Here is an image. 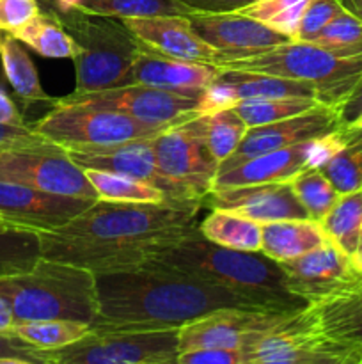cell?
Returning <instances> with one entry per match:
<instances>
[{
	"mask_svg": "<svg viewBox=\"0 0 362 364\" xmlns=\"http://www.w3.org/2000/svg\"><path fill=\"white\" fill-rule=\"evenodd\" d=\"M220 70H241L293 78L318 89L319 102L337 107L362 80V53L344 55L304 41H287L265 52L245 57L215 59Z\"/></svg>",
	"mask_w": 362,
	"mask_h": 364,
	"instance_id": "5",
	"label": "cell"
},
{
	"mask_svg": "<svg viewBox=\"0 0 362 364\" xmlns=\"http://www.w3.org/2000/svg\"><path fill=\"white\" fill-rule=\"evenodd\" d=\"M13 36L35 53L50 59H73L78 52L77 41L60 23L53 9L41 11Z\"/></svg>",
	"mask_w": 362,
	"mask_h": 364,
	"instance_id": "27",
	"label": "cell"
},
{
	"mask_svg": "<svg viewBox=\"0 0 362 364\" xmlns=\"http://www.w3.org/2000/svg\"><path fill=\"white\" fill-rule=\"evenodd\" d=\"M286 274L291 294L305 299L309 304L323 301L339 291L362 284L351 258L341 251L330 238L311 251L279 263Z\"/></svg>",
	"mask_w": 362,
	"mask_h": 364,
	"instance_id": "14",
	"label": "cell"
},
{
	"mask_svg": "<svg viewBox=\"0 0 362 364\" xmlns=\"http://www.w3.org/2000/svg\"><path fill=\"white\" fill-rule=\"evenodd\" d=\"M204 119L206 144L220 167L243 141L248 127L233 107L204 114Z\"/></svg>",
	"mask_w": 362,
	"mask_h": 364,
	"instance_id": "33",
	"label": "cell"
},
{
	"mask_svg": "<svg viewBox=\"0 0 362 364\" xmlns=\"http://www.w3.org/2000/svg\"><path fill=\"white\" fill-rule=\"evenodd\" d=\"M220 68L208 63L174 59L141 45L137 59L119 85H149L201 98L204 89L219 77Z\"/></svg>",
	"mask_w": 362,
	"mask_h": 364,
	"instance_id": "21",
	"label": "cell"
},
{
	"mask_svg": "<svg viewBox=\"0 0 362 364\" xmlns=\"http://www.w3.org/2000/svg\"><path fill=\"white\" fill-rule=\"evenodd\" d=\"M0 64H2V71L13 91L23 102L53 103L52 96L46 95L43 89L38 70H35L28 52L23 48V43L4 31H0Z\"/></svg>",
	"mask_w": 362,
	"mask_h": 364,
	"instance_id": "26",
	"label": "cell"
},
{
	"mask_svg": "<svg viewBox=\"0 0 362 364\" xmlns=\"http://www.w3.org/2000/svg\"><path fill=\"white\" fill-rule=\"evenodd\" d=\"M6 228H11V226H7L6 220H4L2 217H0V230H6Z\"/></svg>",
	"mask_w": 362,
	"mask_h": 364,
	"instance_id": "51",
	"label": "cell"
},
{
	"mask_svg": "<svg viewBox=\"0 0 362 364\" xmlns=\"http://www.w3.org/2000/svg\"><path fill=\"white\" fill-rule=\"evenodd\" d=\"M85 176L94 187L99 201L112 203H162L167 201L165 192L158 187L137 180V178L124 176V174L109 173V171L84 169Z\"/></svg>",
	"mask_w": 362,
	"mask_h": 364,
	"instance_id": "31",
	"label": "cell"
},
{
	"mask_svg": "<svg viewBox=\"0 0 362 364\" xmlns=\"http://www.w3.org/2000/svg\"><path fill=\"white\" fill-rule=\"evenodd\" d=\"M251 364H362V350L319 331L307 306L297 322L251 348Z\"/></svg>",
	"mask_w": 362,
	"mask_h": 364,
	"instance_id": "12",
	"label": "cell"
},
{
	"mask_svg": "<svg viewBox=\"0 0 362 364\" xmlns=\"http://www.w3.org/2000/svg\"><path fill=\"white\" fill-rule=\"evenodd\" d=\"M146 262L180 270L204 283L227 288L261 309L298 311L309 302L291 294L280 265L263 252L222 247L202 237L199 226L149 245Z\"/></svg>",
	"mask_w": 362,
	"mask_h": 364,
	"instance_id": "3",
	"label": "cell"
},
{
	"mask_svg": "<svg viewBox=\"0 0 362 364\" xmlns=\"http://www.w3.org/2000/svg\"><path fill=\"white\" fill-rule=\"evenodd\" d=\"M170 127L174 124L148 123L116 110L75 103H52V110L32 124L38 134L64 149L156 137Z\"/></svg>",
	"mask_w": 362,
	"mask_h": 364,
	"instance_id": "8",
	"label": "cell"
},
{
	"mask_svg": "<svg viewBox=\"0 0 362 364\" xmlns=\"http://www.w3.org/2000/svg\"><path fill=\"white\" fill-rule=\"evenodd\" d=\"M177 364H251L248 348H197L177 355Z\"/></svg>",
	"mask_w": 362,
	"mask_h": 364,
	"instance_id": "40",
	"label": "cell"
},
{
	"mask_svg": "<svg viewBox=\"0 0 362 364\" xmlns=\"http://www.w3.org/2000/svg\"><path fill=\"white\" fill-rule=\"evenodd\" d=\"M336 110L337 114H339V119L344 128L351 127V124L362 116V80L358 82V85L353 89V92H351V95L344 100V103H341Z\"/></svg>",
	"mask_w": 362,
	"mask_h": 364,
	"instance_id": "45",
	"label": "cell"
},
{
	"mask_svg": "<svg viewBox=\"0 0 362 364\" xmlns=\"http://www.w3.org/2000/svg\"><path fill=\"white\" fill-rule=\"evenodd\" d=\"M91 331V326L73 320H34V322H14L9 333L16 334L27 343L41 350H57L75 343Z\"/></svg>",
	"mask_w": 362,
	"mask_h": 364,
	"instance_id": "32",
	"label": "cell"
},
{
	"mask_svg": "<svg viewBox=\"0 0 362 364\" xmlns=\"http://www.w3.org/2000/svg\"><path fill=\"white\" fill-rule=\"evenodd\" d=\"M344 9L341 0H309L293 41L311 43Z\"/></svg>",
	"mask_w": 362,
	"mask_h": 364,
	"instance_id": "38",
	"label": "cell"
},
{
	"mask_svg": "<svg viewBox=\"0 0 362 364\" xmlns=\"http://www.w3.org/2000/svg\"><path fill=\"white\" fill-rule=\"evenodd\" d=\"M41 11L39 0H0V31L14 34Z\"/></svg>",
	"mask_w": 362,
	"mask_h": 364,
	"instance_id": "41",
	"label": "cell"
},
{
	"mask_svg": "<svg viewBox=\"0 0 362 364\" xmlns=\"http://www.w3.org/2000/svg\"><path fill=\"white\" fill-rule=\"evenodd\" d=\"M202 199L112 203L96 199L53 231H38L43 258L73 263L92 272L141 265L149 245L195 228Z\"/></svg>",
	"mask_w": 362,
	"mask_h": 364,
	"instance_id": "1",
	"label": "cell"
},
{
	"mask_svg": "<svg viewBox=\"0 0 362 364\" xmlns=\"http://www.w3.org/2000/svg\"><path fill=\"white\" fill-rule=\"evenodd\" d=\"M55 13L78 45L77 55L71 59L77 77L73 92L117 87L141 52V41L124 21L80 9Z\"/></svg>",
	"mask_w": 362,
	"mask_h": 364,
	"instance_id": "6",
	"label": "cell"
},
{
	"mask_svg": "<svg viewBox=\"0 0 362 364\" xmlns=\"http://www.w3.org/2000/svg\"><path fill=\"white\" fill-rule=\"evenodd\" d=\"M48 2L52 4V7H50V9L62 11V13H66V11L80 9L84 0H48Z\"/></svg>",
	"mask_w": 362,
	"mask_h": 364,
	"instance_id": "48",
	"label": "cell"
},
{
	"mask_svg": "<svg viewBox=\"0 0 362 364\" xmlns=\"http://www.w3.org/2000/svg\"><path fill=\"white\" fill-rule=\"evenodd\" d=\"M0 364H50L48 352L13 333H0Z\"/></svg>",
	"mask_w": 362,
	"mask_h": 364,
	"instance_id": "39",
	"label": "cell"
},
{
	"mask_svg": "<svg viewBox=\"0 0 362 364\" xmlns=\"http://www.w3.org/2000/svg\"><path fill=\"white\" fill-rule=\"evenodd\" d=\"M50 142L32 127H13L0 123V151L7 149H21L31 146H41Z\"/></svg>",
	"mask_w": 362,
	"mask_h": 364,
	"instance_id": "42",
	"label": "cell"
},
{
	"mask_svg": "<svg viewBox=\"0 0 362 364\" xmlns=\"http://www.w3.org/2000/svg\"><path fill=\"white\" fill-rule=\"evenodd\" d=\"M318 105H323V103L316 98H254L241 100L234 103L233 109L251 128L295 117L298 114L316 109Z\"/></svg>",
	"mask_w": 362,
	"mask_h": 364,
	"instance_id": "34",
	"label": "cell"
},
{
	"mask_svg": "<svg viewBox=\"0 0 362 364\" xmlns=\"http://www.w3.org/2000/svg\"><path fill=\"white\" fill-rule=\"evenodd\" d=\"M314 326L362 350V284L309 304Z\"/></svg>",
	"mask_w": 362,
	"mask_h": 364,
	"instance_id": "24",
	"label": "cell"
},
{
	"mask_svg": "<svg viewBox=\"0 0 362 364\" xmlns=\"http://www.w3.org/2000/svg\"><path fill=\"white\" fill-rule=\"evenodd\" d=\"M341 2L351 13H362V0H341Z\"/></svg>",
	"mask_w": 362,
	"mask_h": 364,
	"instance_id": "50",
	"label": "cell"
},
{
	"mask_svg": "<svg viewBox=\"0 0 362 364\" xmlns=\"http://www.w3.org/2000/svg\"><path fill=\"white\" fill-rule=\"evenodd\" d=\"M0 123L13 124V127H28L16 103L11 100V96L2 87H0Z\"/></svg>",
	"mask_w": 362,
	"mask_h": 364,
	"instance_id": "46",
	"label": "cell"
},
{
	"mask_svg": "<svg viewBox=\"0 0 362 364\" xmlns=\"http://www.w3.org/2000/svg\"><path fill=\"white\" fill-rule=\"evenodd\" d=\"M327 238L322 224L309 217L261 224V252L277 263L297 258Z\"/></svg>",
	"mask_w": 362,
	"mask_h": 364,
	"instance_id": "25",
	"label": "cell"
},
{
	"mask_svg": "<svg viewBox=\"0 0 362 364\" xmlns=\"http://www.w3.org/2000/svg\"><path fill=\"white\" fill-rule=\"evenodd\" d=\"M309 142L311 141L275 149V151L254 156L240 166L219 171L212 191L241 187V185L270 183V181H291L300 171L305 169Z\"/></svg>",
	"mask_w": 362,
	"mask_h": 364,
	"instance_id": "23",
	"label": "cell"
},
{
	"mask_svg": "<svg viewBox=\"0 0 362 364\" xmlns=\"http://www.w3.org/2000/svg\"><path fill=\"white\" fill-rule=\"evenodd\" d=\"M14 326V313L9 301L0 294V333H9Z\"/></svg>",
	"mask_w": 362,
	"mask_h": 364,
	"instance_id": "47",
	"label": "cell"
},
{
	"mask_svg": "<svg viewBox=\"0 0 362 364\" xmlns=\"http://www.w3.org/2000/svg\"><path fill=\"white\" fill-rule=\"evenodd\" d=\"M209 242L243 252H261V224L238 213L213 208L199 226Z\"/></svg>",
	"mask_w": 362,
	"mask_h": 364,
	"instance_id": "28",
	"label": "cell"
},
{
	"mask_svg": "<svg viewBox=\"0 0 362 364\" xmlns=\"http://www.w3.org/2000/svg\"><path fill=\"white\" fill-rule=\"evenodd\" d=\"M302 2H307V0H254V2L245 6L243 9H240L238 13L266 23V21H270L272 18H275L277 14L284 13V11L291 9V7L298 6V4Z\"/></svg>",
	"mask_w": 362,
	"mask_h": 364,
	"instance_id": "43",
	"label": "cell"
},
{
	"mask_svg": "<svg viewBox=\"0 0 362 364\" xmlns=\"http://www.w3.org/2000/svg\"><path fill=\"white\" fill-rule=\"evenodd\" d=\"M339 128H343L339 114L334 107L325 105V103L295 117L251 127L245 134L243 141L238 144L233 155L219 167V171L240 166L254 156L265 155V153L275 151V149L312 141V139L322 137V135L339 130Z\"/></svg>",
	"mask_w": 362,
	"mask_h": 364,
	"instance_id": "15",
	"label": "cell"
},
{
	"mask_svg": "<svg viewBox=\"0 0 362 364\" xmlns=\"http://www.w3.org/2000/svg\"><path fill=\"white\" fill-rule=\"evenodd\" d=\"M311 43L344 55L362 53V20L355 13L344 9Z\"/></svg>",
	"mask_w": 362,
	"mask_h": 364,
	"instance_id": "37",
	"label": "cell"
},
{
	"mask_svg": "<svg viewBox=\"0 0 362 364\" xmlns=\"http://www.w3.org/2000/svg\"><path fill=\"white\" fill-rule=\"evenodd\" d=\"M14 322L73 320L92 327L98 318V290L92 270L41 258L31 272L0 279Z\"/></svg>",
	"mask_w": 362,
	"mask_h": 364,
	"instance_id": "4",
	"label": "cell"
},
{
	"mask_svg": "<svg viewBox=\"0 0 362 364\" xmlns=\"http://www.w3.org/2000/svg\"><path fill=\"white\" fill-rule=\"evenodd\" d=\"M351 263H353L355 272L362 277V238H361V244H358V249L355 251V255L351 256Z\"/></svg>",
	"mask_w": 362,
	"mask_h": 364,
	"instance_id": "49",
	"label": "cell"
},
{
	"mask_svg": "<svg viewBox=\"0 0 362 364\" xmlns=\"http://www.w3.org/2000/svg\"><path fill=\"white\" fill-rule=\"evenodd\" d=\"M80 11L119 20L192 13L181 0H84Z\"/></svg>",
	"mask_w": 362,
	"mask_h": 364,
	"instance_id": "35",
	"label": "cell"
},
{
	"mask_svg": "<svg viewBox=\"0 0 362 364\" xmlns=\"http://www.w3.org/2000/svg\"><path fill=\"white\" fill-rule=\"evenodd\" d=\"M351 127H362V116H361V117H358V119H357V121H355V123H353V124H351Z\"/></svg>",
	"mask_w": 362,
	"mask_h": 364,
	"instance_id": "52",
	"label": "cell"
},
{
	"mask_svg": "<svg viewBox=\"0 0 362 364\" xmlns=\"http://www.w3.org/2000/svg\"><path fill=\"white\" fill-rule=\"evenodd\" d=\"M96 199L50 194L0 180V217L7 226L53 231L84 212Z\"/></svg>",
	"mask_w": 362,
	"mask_h": 364,
	"instance_id": "17",
	"label": "cell"
},
{
	"mask_svg": "<svg viewBox=\"0 0 362 364\" xmlns=\"http://www.w3.org/2000/svg\"><path fill=\"white\" fill-rule=\"evenodd\" d=\"M181 2L192 11H201V13H233L243 9L254 0H181Z\"/></svg>",
	"mask_w": 362,
	"mask_h": 364,
	"instance_id": "44",
	"label": "cell"
},
{
	"mask_svg": "<svg viewBox=\"0 0 362 364\" xmlns=\"http://www.w3.org/2000/svg\"><path fill=\"white\" fill-rule=\"evenodd\" d=\"M0 180L50 194L98 199L85 171L71 160L62 146L53 142L0 151Z\"/></svg>",
	"mask_w": 362,
	"mask_h": 364,
	"instance_id": "11",
	"label": "cell"
},
{
	"mask_svg": "<svg viewBox=\"0 0 362 364\" xmlns=\"http://www.w3.org/2000/svg\"><path fill=\"white\" fill-rule=\"evenodd\" d=\"M41 258L38 231L14 226L0 230V279L31 272Z\"/></svg>",
	"mask_w": 362,
	"mask_h": 364,
	"instance_id": "30",
	"label": "cell"
},
{
	"mask_svg": "<svg viewBox=\"0 0 362 364\" xmlns=\"http://www.w3.org/2000/svg\"><path fill=\"white\" fill-rule=\"evenodd\" d=\"M75 164L82 169L109 171L137 178L146 183L158 187L170 199H192L162 173L156 159L153 137L117 142L109 146H87V148L66 149Z\"/></svg>",
	"mask_w": 362,
	"mask_h": 364,
	"instance_id": "16",
	"label": "cell"
},
{
	"mask_svg": "<svg viewBox=\"0 0 362 364\" xmlns=\"http://www.w3.org/2000/svg\"><path fill=\"white\" fill-rule=\"evenodd\" d=\"M199 36L224 57H245L265 52L277 45L290 41L280 32L273 31L263 21L233 11V13H201L187 14ZM216 55V57H219Z\"/></svg>",
	"mask_w": 362,
	"mask_h": 364,
	"instance_id": "18",
	"label": "cell"
},
{
	"mask_svg": "<svg viewBox=\"0 0 362 364\" xmlns=\"http://www.w3.org/2000/svg\"><path fill=\"white\" fill-rule=\"evenodd\" d=\"M298 311H273L254 308H220L202 315L180 329V348H248L275 331L300 318Z\"/></svg>",
	"mask_w": 362,
	"mask_h": 364,
	"instance_id": "9",
	"label": "cell"
},
{
	"mask_svg": "<svg viewBox=\"0 0 362 364\" xmlns=\"http://www.w3.org/2000/svg\"><path fill=\"white\" fill-rule=\"evenodd\" d=\"M94 276L99 311L91 329H170L220 308L261 309L227 288L153 262Z\"/></svg>",
	"mask_w": 362,
	"mask_h": 364,
	"instance_id": "2",
	"label": "cell"
},
{
	"mask_svg": "<svg viewBox=\"0 0 362 364\" xmlns=\"http://www.w3.org/2000/svg\"><path fill=\"white\" fill-rule=\"evenodd\" d=\"M291 185L307 215L318 223L332 210L341 196L322 169L300 171L291 180Z\"/></svg>",
	"mask_w": 362,
	"mask_h": 364,
	"instance_id": "36",
	"label": "cell"
},
{
	"mask_svg": "<svg viewBox=\"0 0 362 364\" xmlns=\"http://www.w3.org/2000/svg\"><path fill=\"white\" fill-rule=\"evenodd\" d=\"M254 98H316L318 89L312 84L275 77L268 73L241 70H220L219 77L204 89L199 105L204 114L229 109L241 100Z\"/></svg>",
	"mask_w": 362,
	"mask_h": 364,
	"instance_id": "19",
	"label": "cell"
},
{
	"mask_svg": "<svg viewBox=\"0 0 362 364\" xmlns=\"http://www.w3.org/2000/svg\"><path fill=\"white\" fill-rule=\"evenodd\" d=\"M319 224L327 237L351 258L362 238V188L341 194Z\"/></svg>",
	"mask_w": 362,
	"mask_h": 364,
	"instance_id": "29",
	"label": "cell"
},
{
	"mask_svg": "<svg viewBox=\"0 0 362 364\" xmlns=\"http://www.w3.org/2000/svg\"><path fill=\"white\" fill-rule=\"evenodd\" d=\"M153 146L162 173L187 198L204 201L219 173V164L206 144L204 114L167 128L153 137Z\"/></svg>",
	"mask_w": 362,
	"mask_h": 364,
	"instance_id": "10",
	"label": "cell"
},
{
	"mask_svg": "<svg viewBox=\"0 0 362 364\" xmlns=\"http://www.w3.org/2000/svg\"><path fill=\"white\" fill-rule=\"evenodd\" d=\"M206 199L212 208L238 213L259 224L309 217L302 203L298 201L291 181L215 188Z\"/></svg>",
	"mask_w": 362,
	"mask_h": 364,
	"instance_id": "20",
	"label": "cell"
},
{
	"mask_svg": "<svg viewBox=\"0 0 362 364\" xmlns=\"http://www.w3.org/2000/svg\"><path fill=\"white\" fill-rule=\"evenodd\" d=\"M124 25L142 46L167 57L194 63H215L216 52L192 27L187 14L124 18Z\"/></svg>",
	"mask_w": 362,
	"mask_h": 364,
	"instance_id": "22",
	"label": "cell"
},
{
	"mask_svg": "<svg viewBox=\"0 0 362 364\" xmlns=\"http://www.w3.org/2000/svg\"><path fill=\"white\" fill-rule=\"evenodd\" d=\"M355 14H357V16H358V18H361V20H362V13H355Z\"/></svg>",
	"mask_w": 362,
	"mask_h": 364,
	"instance_id": "53",
	"label": "cell"
},
{
	"mask_svg": "<svg viewBox=\"0 0 362 364\" xmlns=\"http://www.w3.org/2000/svg\"><path fill=\"white\" fill-rule=\"evenodd\" d=\"M53 103H75V105L96 107L123 112L135 119L148 123L177 124L190 117L204 114L195 96L149 85H117L94 92H71L62 98H53Z\"/></svg>",
	"mask_w": 362,
	"mask_h": 364,
	"instance_id": "13",
	"label": "cell"
},
{
	"mask_svg": "<svg viewBox=\"0 0 362 364\" xmlns=\"http://www.w3.org/2000/svg\"><path fill=\"white\" fill-rule=\"evenodd\" d=\"M180 329H91L48 352L50 364H177Z\"/></svg>",
	"mask_w": 362,
	"mask_h": 364,
	"instance_id": "7",
	"label": "cell"
}]
</instances>
